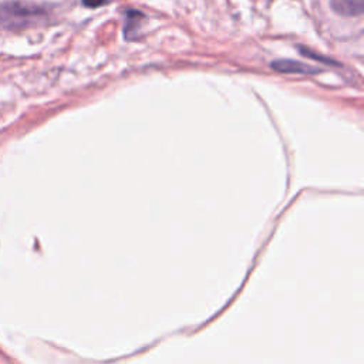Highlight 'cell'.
I'll use <instances>...</instances> for the list:
<instances>
[{
    "label": "cell",
    "mask_w": 364,
    "mask_h": 364,
    "mask_svg": "<svg viewBox=\"0 0 364 364\" xmlns=\"http://www.w3.org/2000/svg\"><path fill=\"white\" fill-rule=\"evenodd\" d=\"M108 0H82V4L85 7H91V9H97L102 4H105Z\"/></svg>",
    "instance_id": "5"
},
{
    "label": "cell",
    "mask_w": 364,
    "mask_h": 364,
    "mask_svg": "<svg viewBox=\"0 0 364 364\" xmlns=\"http://www.w3.org/2000/svg\"><path fill=\"white\" fill-rule=\"evenodd\" d=\"M272 68L280 73H291V74H316L318 71L317 67L294 61V60H277L272 63Z\"/></svg>",
    "instance_id": "2"
},
{
    "label": "cell",
    "mask_w": 364,
    "mask_h": 364,
    "mask_svg": "<svg viewBox=\"0 0 364 364\" xmlns=\"http://www.w3.org/2000/svg\"><path fill=\"white\" fill-rule=\"evenodd\" d=\"M144 20V14L135 10H129L127 13V24H125V36L127 38H132L136 33V27H139V23Z\"/></svg>",
    "instance_id": "4"
},
{
    "label": "cell",
    "mask_w": 364,
    "mask_h": 364,
    "mask_svg": "<svg viewBox=\"0 0 364 364\" xmlns=\"http://www.w3.org/2000/svg\"><path fill=\"white\" fill-rule=\"evenodd\" d=\"M40 16V9L27 3L7 1L0 6V24L10 30L27 27Z\"/></svg>",
    "instance_id": "1"
},
{
    "label": "cell",
    "mask_w": 364,
    "mask_h": 364,
    "mask_svg": "<svg viewBox=\"0 0 364 364\" xmlns=\"http://www.w3.org/2000/svg\"><path fill=\"white\" fill-rule=\"evenodd\" d=\"M331 9L346 17L360 16L364 10V0H331Z\"/></svg>",
    "instance_id": "3"
}]
</instances>
